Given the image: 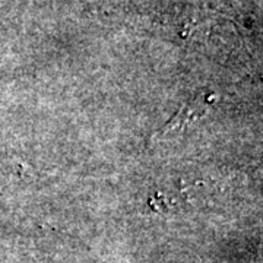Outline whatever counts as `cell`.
<instances>
[{
	"mask_svg": "<svg viewBox=\"0 0 263 263\" xmlns=\"http://www.w3.org/2000/svg\"><path fill=\"white\" fill-rule=\"evenodd\" d=\"M214 100H215V94L195 95L193 98H190L189 101L183 104L179 111L173 116V119L162 127V133L165 135L170 132L181 130L183 127L202 119L211 110Z\"/></svg>",
	"mask_w": 263,
	"mask_h": 263,
	"instance_id": "1",
	"label": "cell"
}]
</instances>
